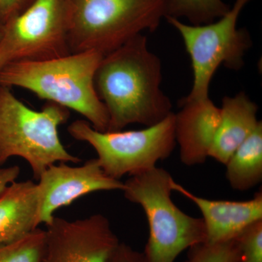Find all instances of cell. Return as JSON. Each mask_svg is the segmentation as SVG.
<instances>
[{"instance_id":"1","label":"cell","mask_w":262,"mask_h":262,"mask_svg":"<svg viewBox=\"0 0 262 262\" xmlns=\"http://www.w3.org/2000/svg\"><path fill=\"white\" fill-rule=\"evenodd\" d=\"M161 82V61L149 51L142 34L103 56L94 85L107 110V132L122 130L131 124L151 126L173 113Z\"/></svg>"},{"instance_id":"2","label":"cell","mask_w":262,"mask_h":262,"mask_svg":"<svg viewBox=\"0 0 262 262\" xmlns=\"http://www.w3.org/2000/svg\"><path fill=\"white\" fill-rule=\"evenodd\" d=\"M103 55L89 51L42 61H18L0 71V86L28 90L38 98L80 114L95 130L107 132V110L94 76Z\"/></svg>"},{"instance_id":"3","label":"cell","mask_w":262,"mask_h":262,"mask_svg":"<svg viewBox=\"0 0 262 262\" xmlns=\"http://www.w3.org/2000/svg\"><path fill=\"white\" fill-rule=\"evenodd\" d=\"M70 117V110L51 101L39 111L32 110L9 88L0 86V167L13 157L23 158L37 181L53 164L80 163V158L67 151L58 136V127Z\"/></svg>"},{"instance_id":"4","label":"cell","mask_w":262,"mask_h":262,"mask_svg":"<svg viewBox=\"0 0 262 262\" xmlns=\"http://www.w3.org/2000/svg\"><path fill=\"white\" fill-rule=\"evenodd\" d=\"M71 53L108 54L165 17L166 0H63Z\"/></svg>"},{"instance_id":"5","label":"cell","mask_w":262,"mask_h":262,"mask_svg":"<svg viewBox=\"0 0 262 262\" xmlns=\"http://www.w3.org/2000/svg\"><path fill=\"white\" fill-rule=\"evenodd\" d=\"M173 181L168 170L156 166L123 182L125 199L139 205L147 220L149 237L143 252L147 262H175L183 251L206 242L203 220L184 213L172 201Z\"/></svg>"},{"instance_id":"6","label":"cell","mask_w":262,"mask_h":262,"mask_svg":"<svg viewBox=\"0 0 262 262\" xmlns=\"http://www.w3.org/2000/svg\"><path fill=\"white\" fill-rule=\"evenodd\" d=\"M174 113L158 123L142 130L100 132L87 120L70 124L68 132L77 141L94 148L103 171L117 180L124 176L136 175L157 166L160 160L173 153L176 138Z\"/></svg>"},{"instance_id":"7","label":"cell","mask_w":262,"mask_h":262,"mask_svg":"<svg viewBox=\"0 0 262 262\" xmlns=\"http://www.w3.org/2000/svg\"><path fill=\"white\" fill-rule=\"evenodd\" d=\"M251 0H235L233 6L222 18L204 25L183 23L179 19L165 17L182 36L190 56L193 85L183 101L206 99L212 77L221 65L239 70L244 65L245 53L251 47V37L246 29H237L239 14Z\"/></svg>"},{"instance_id":"8","label":"cell","mask_w":262,"mask_h":262,"mask_svg":"<svg viewBox=\"0 0 262 262\" xmlns=\"http://www.w3.org/2000/svg\"><path fill=\"white\" fill-rule=\"evenodd\" d=\"M72 54L63 0H37L5 24L0 71L18 61H42Z\"/></svg>"},{"instance_id":"9","label":"cell","mask_w":262,"mask_h":262,"mask_svg":"<svg viewBox=\"0 0 262 262\" xmlns=\"http://www.w3.org/2000/svg\"><path fill=\"white\" fill-rule=\"evenodd\" d=\"M46 226L42 262H108L120 243L99 213L73 221L54 216Z\"/></svg>"},{"instance_id":"10","label":"cell","mask_w":262,"mask_h":262,"mask_svg":"<svg viewBox=\"0 0 262 262\" xmlns=\"http://www.w3.org/2000/svg\"><path fill=\"white\" fill-rule=\"evenodd\" d=\"M37 182L39 225H47L57 210L81 196L99 191H122L124 187L121 181L106 175L96 158L80 166L53 164L41 174Z\"/></svg>"},{"instance_id":"11","label":"cell","mask_w":262,"mask_h":262,"mask_svg":"<svg viewBox=\"0 0 262 262\" xmlns=\"http://www.w3.org/2000/svg\"><path fill=\"white\" fill-rule=\"evenodd\" d=\"M171 187L173 191L192 201L201 212L208 244L234 239L248 226L262 220L261 191L248 201H217L196 195L174 180Z\"/></svg>"},{"instance_id":"12","label":"cell","mask_w":262,"mask_h":262,"mask_svg":"<svg viewBox=\"0 0 262 262\" xmlns=\"http://www.w3.org/2000/svg\"><path fill=\"white\" fill-rule=\"evenodd\" d=\"M182 110L174 114L176 142L180 159L187 166L201 165L209 158L210 150L220 125L221 110L209 98L194 101L180 100Z\"/></svg>"},{"instance_id":"13","label":"cell","mask_w":262,"mask_h":262,"mask_svg":"<svg viewBox=\"0 0 262 262\" xmlns=\"http://www.w3.org/2000/svg\"><path fill=\"white\" fill-rule=\"evenodd\" d=\"M220 125L209 157L225 165L235 150L254 131L260 121L258 106L244 92L222 99Z\"/></svg>"},{"instance_id":"14","label":"cell","mask_w":262,"mask_h":262,"mask_svg":"<svg viewBox=\"0 0 262 262\" xmlns=\"http://www.w3.org/2000/svg\"><path fill=\"white\" fill-rule=\"evenodd\" d=\"M37 183L15 182L0 196V246L21 238L38 228Z\"/></svg>"},{"instance_id":"15","label":"cell","mask_w":262,"mask_h":262,"mask_svg":"<svg viewBox=\"0 0 262 262\" xmlns=\"http://www.w3.org/2000/svg\"><path fill=\"white\" fill-rule=\"evenodd\" d=\"M229 186L237 191L256 187L262 180V122L225 164Z\"/></svg>"},{"instance_id":"16","label":"cell","mask_w":262,"mask_h":262,"mask_svg":"<svg viewBox=\"0 0 262 262\" xmlns=\"http://www.w3.org/2000/svg\"><path fill=\"white\" fill-rule=\"evenodd\" d=\"M229 9L223 0H166L165 17L184 18L192 25H204L222 18Z\"/></svg>"},{"instance_id":"17","label":"cell","mask_w":262,"mask_h":262,"mask_svg":"<svg viewBox=\"0 0 262 262\" xmlns=\"http://www.w3.org/2000/svg\"><path fill=\"white\" fill-rule=\"evenodd\" d=\"M45 247V230L37 228L18 241L0 246V262H42Z\"/></svg>"},{"instance_id":"18","label":"cell","mask_w":262,"mask_h":262,"mask_svg":"<svg viewBox=\"0 0 262 262\" xmlns=\"http://www.w3.org/2000/svg\"><path fill=\"white\" fill-rule=\"evenodd\" d=\"M184 262H238V248L235 238L220 244L203 243L189 248Z\"/></svg>"},{"instance_id":"19","label":"cell","mask_w":262,"mask_h":262,"mask_svg":"<svg viewBox=\"0 0 262 262\" xmlns=\"http://www.w3.org/2000/svg\"><path fill=\"white\" fill-rule=\"evenodd\" d=\"M238 262H262V220L251 224L235 238Z\"/></svg>"},{"instance_id":"20","label":"cell","mask_w":262,"mask_h":262,"mask_svg":"<svg viewBox=\"0 0 262 262\" xmlns=\"http://www.w3.org/2000/svg\"><path fill=\"white\" fill-rule=\"evenodd\" d=\"M37 0H0V19L3 24L20 15Z\"/></svg>"},{"instance_id":"21","label":"cell","mask_w":262,"mask_h":262,"mask_svg":"<svg viewBox=\"0 0 262 262\" xmlns=\"http://www.w3.org/2000/svg\"><path fill=\"white\" fill-rule=\"evenodd\" d=\"M108 262H147L144 253L120 243Z\"/></svg>"},{"instance_id":"22","label":"cell","mask_w":262,"mask_h":262,"mask_svg":"<svg viewBox=\"0 0 262 262\" xmlns=\"http://www.w3.org/2000/svg\"><path fill=\"white\" fill-rule=\"evenodd\" d=\"M20 173V168L18 165L13 166L0 167V196L5 192L7 188L12 183L18 179Z\"/></svg>"},{"instance_id":"23","label":"cell","mask_w":262,"mask_h":262,"mask_svg":"<svg viewBox=\"0 0 262 262\" xmlns=\"http://www.w3.org/2000/svg\"><path fill=\"white\" fill-rule=\"evenodd\" d=\"M4 27L5 24H3V22L0 19V40H1L2 37H3V33H4Z\"/></svg>"}]
</instances>
